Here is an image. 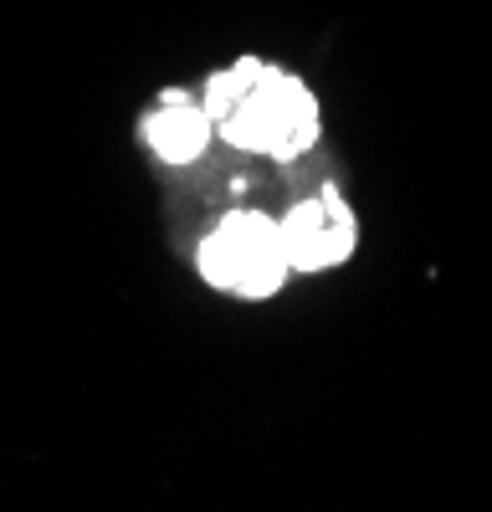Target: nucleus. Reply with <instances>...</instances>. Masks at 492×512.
Returning <instances> with one entry per match:
<instances>
[{
	"label": "nucleus",
	"instance_id": "7ed1b4c3",
	"mask_svg": "<svg viewBox=\"0 0 492 512\" xmlns=\"http://www.w3.org/2000/svg\"><path fill=\"white\" fill-rule=\"evenodd\" d=\"M282 241L293 272H328L354 251V210L344 205L339 190H318L313 200L287 210Z\"/></svg>",
	"mask_w": 492,
	"mask_h": 512
},
{
	"label": "nucleus",
	"instance_id": "f03ea898",
	"mask_svg": "<svg viewBox=\"0 0 492 512\" xmlns=\"http://www.w3.org/2000/svg\"><path fill=\"white\" fill-rule=\"evenodd\" d=\"M200 272L236 297H272L293 262H287L282 226L257 216V210H231V216L200 241Z\"/></svg>",
	"mask_w": 492,
	"mask_h": 512
},
{
	"label": "nucleus",
	"instance_id": "20e7f679",
	"mask_svg": "<svg viewBox=\"0 0 492 512\" xmlns=\"http://www.w3.org/2000/svg\"><path fill=\"white\" fill-rule=\"evenodd\" d=\"M144 144L164 159V164H195L211 144V113L185 103V93H170L159 113L144 118Z\"/></svg>",
	"mask_w": 492,
	"mask_h": 512
},
{
	"label": "nucleus",
	"instance_id": "f257e3e1",
	"mask_svg": "<svg viewBox=\"0 0 492 512\" xmlns=\"http://www.w3.org/2000/svg\"><path fill=\"white\" fill-rule=\"evenodd\" d=\"M221 134L246 154L298 159L318 139V103L298 77L257 67V77L246 82L241 103L221 118Z\"/></svg>",
	"mask_w": 492,
	"mask_h": 512
}]
</instances>
